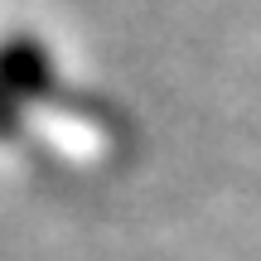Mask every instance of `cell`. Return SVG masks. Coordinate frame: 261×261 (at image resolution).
Masks as SVG:
<instances>
[{
	"label": "cell",
	"mask_w": 261,
	"mask_h": 261,
	"mask_svg": "<svg viewBox=\"0 0 261 261\" xmlns=\"http://www.w3.org/2000/svg\"><path fill=\"white\" fill-rule=\"evenodd\" d=\"M48 83V63H44V48L34 44H10L0 48V87L15 97H29Z\"/></svg>",
	"instance_id": "obj_1"
}]
</instances>
